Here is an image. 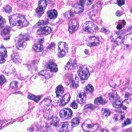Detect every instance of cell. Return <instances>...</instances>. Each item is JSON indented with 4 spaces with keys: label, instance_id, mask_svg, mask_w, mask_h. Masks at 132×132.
I'll list each match as a JSON object with an SVG mask.
<instances>
[{
    "label": "cell",
    "instance_id": "cell-1",
    "mask_svg": "<svg viewBox=\"0 0 132 132\" xmlns=\"http://www.w3.org/2000/svg\"><path fill=\"white\" fill-rule=\"evenodd\" d=\"M9 20V23L14 26L24 27L27 26L29 24V22L25 19V16L19 14H14L10 15Z\"/></svg>",
    "mask_w": 132,
    "mask_h": 132
},
{
    "label": "cell",
    "instance_id": "cell-2",
    "mask_svg": "<svg viewBox=\"0 0 132 132\" xmlns=\"http://www.w3.org/2000/svg\"><path fill=\"white\" fill-rule=\"evenodd\" d=\"M43 111V116L46 119H50L53 117V112L51 106V102L49 99H45L41 103Z\"/></svg>",
    "mask_w": 132,
    "mask_h": 132
},
{
    "label": "cell",
    "instance_id": "cell-3",
    "mask_svg": "<svg viewBox=\"0 0 132 132\" xmlns=\"http://www.w3.org/2000/svg\"><path fill=\"white\" fill-rule=\"evenodd\" d=\"M99 127L97 123L93 124L92 122L89 120H86L82 124V128L86 132H94L96 131Z\"/></svg>",
    "mask_w": 132,
    "mask_h": 132
},
{
    "label": "cell",
    "instance_id": "cell-4",
    "mask_svg": "<svg viewBox=\"0 0 132 132\" xmlns=\"http://www.w3.org/2000/svg\"><path fill=\"white\" fill-rule=\"evenodd\" d=\"M28 37H26L25 35H20L17 38L16 47L19 50H24L27 45V41L28 40Z\"/></svg>",
    "mask_w": 132,
    "mask_h": 132
},
{
    "label": "cell",
    "instance_id": "cell-5",
    "mask_svg": "<svg viewBox=\"0 0 132 132\" xmlns=\"http://www.w3.org/2000/svg\"><path fill=\"white\" fill-rule=\"evenodd\" d=\"M84 31L90 33H93L98 30V27L92 22L87 21L84 23L82 26Z\"/></svg>",
    "mask_w": 132,
    "mask_h": 132
},
{
    "label": "cell",
    "instance_id": "cell-6",
    "mask_svg": "<svg viewBox=\"0 0 132 132\" xmlns=\"http://www.w3.org/2000/svg\"><path fill=\"white\" fill-rule=\"evenodd\" d=\"M69 48L68 44L64 42H60L58 44V56L59 58L64 57L68 52Z\"/></svg>",
    "mask_w": 132,
    "mask_h": 132
},
{
    "label": "cell",
    "instance_id": "cell-7",
    "mask_svg": "<svg viewBox=\"0 0 132 132\" xmlns=\"http://www.w3.org/2000/svg\"><path fill=\"white\" fill-rule=\"evenodd\" d=\"M124 37L122 34L119 32H115L113 33L111 37V40L116 43L117 45H121L123 43L124 41Z\"/></svg>",
    "mask_w": 132,
    "mask_h": 132
},
{
    "label": "cell",
    "instance_id": "cell-8",
    "mask_svg": "<svg viewBox=\"0 0 132 132\" xmlns=\"http://www.w3.org/2000/svg\"><path fill=\"white\" fill-rule=\"evenodd\" d=\"M47 6V2L46 1H40L38 2V7L36 10V12L39 17H40L44 13L45 9Z\"/></svg>",
    "mask_w": 132,
    "mask_h": 132
},
{
    "label": "cell",
    "instance_id": "cell-9",
    "mask_svg": "<svg viewBox=\"0 0 132 132\" xmlns=\"http://www.w3.org/2000/svg\"><path fill=\"white\" fill-rule=\"evenodd\" d=\"M73 126L72 124L69 122H63L58 127L57 130L59 132H69L72 130Z\"/></svg>",
    "mask_w": 132,
    "mask_h": 132
},
{
    "label": "cell",
    "instance_id": "cell-10",
    "mask_svg": "<svg viewBox=\"0 0 132 132\" xmlns=\"http://www.w3.org/2000/svg\"><path fill=\"white\" fill-rule=\"evenodd\" d=\"M78 74L79 77L82 80H86L90 76V73L86 67H80L78 71Z\"/></svg>",
    "mask_w": 132,
    "mask_h": 132
},
{
    "label": "cell",
    "instance_id": "cell-11",
    "mask_svg": "<svg viewBox=\"0 0 132 132\" xmlns=\"http://www.w3.org/2000/svg\"><path fill=\"white\" fill-rule=\"evenodd\" d=\"M72 116V111L69 108L62 109L60 111V116L63 120L69 119Z\"/></svg>",
    "mask_w": 132,
    "mask_h": 132
},
{
    "label": "cell",
    "instance_id": "cell-12",
    "mask_svg": "<svg viewBox=\"0 0 132 132\" xmlns=\"http://www.w3.org/2000/svg\"><path fill=\"white\" fill-rule=\"evenodd\" d=\"M78 22L76 19L71 21L69 24V31L71 34L73 33L78 29Z\"/></svg>",
    "mask_w": 132,
    "mask_h": 132
},
{
    "label": "cell",
    "instance_id": "cell-13",
    "mask_svg": "<svg viewBox=\"0 0 132 132\" xmlns=\"http://www.w3.org/2000/svg\"><path fill=\"white\" fill-rule=\"evenodd\" d=\"M87 44L89 46H93L97 45L99 44L100 41L97 37L95 36H91L87 39Z\"/></svg>",
    "mask_w": 132,
    "mask_h": 132
},
{
    "label": "cell",
    "instance_id": "cell-14",
    "mask_svg": "<svg viewBox=\"0 0 132 132\" xmlns=\"http://www.w3.org/2000/svg\"><path fill=\"white\" fill-rule=\"evenodd\" d=\"M84 10V7L82 5L80 4H76L73 5L70 11V13H72V15L74 13H80Z\"/></svg>",
    "mask_w": 132,
    "mask_h": 132
},
{
    "label": "cell",
    "instance_id": "cell-15",
    "mask_svg": "<svg viewBox=\"0 0 132 132\" xmlns=\"http://www.w3.org/2000/svg\"><path fill=\"white\" fill-rule=\"evenodd\" d=\"M122 108L125 110H131L132 109V99L127 98L125 100L122 105Z\"/></svg>",
    "mask_w": 132,
    "mask_h": 132
},
{
    "label": "cell",
    "instance_id": "cell-16",
    "mask_svg": "<svg viewBox=\"0 0 132 132\" xmlns=\"http://www.w3.org/2000/svg\"><path fill=\"white\" fill-rule=\"evenodd\" d=\"M109 85L112 88H116L121 84V79L119 76L113 77L109 82Z\"/></svg>",
    "mask_w": 132,
    "mask_h": 132
},
{
    "label": "cell",
    "instance_id": "cell-17",
    "mask_svg": "<svg viewBox=\"0 0 132 132\" xmlns=\"http://www.w3.org/2000/svg\"><path fill=\"white\" fill-rule=\"evenodd\" d=\"M7 57V53L6 48L3 46H1L0 50V62L1 63H4Z\"/></svg>",
    "mask_w": 132,
    "mask_h": 132
},
{
    "label": "cell",
    "instance_id": "cell-18",
    "mask_svg": "<svg viewBox=\"0 0 132 132\" xmlns=\"http://www.w3.org/2000/svg\"><path fill=\"white\" fill-rule=\"evenodd\" d=\"M52 31V29L51 27L48 26H45L37 30V32L38 34H39V35L42 34V35H47L50 34Z\"/></svg>",
    "mask_w": 132,
    "mask_h": 132
},
{
    "label": "cell",
    "instance_id": "cell-19",
    "mask_svg": "<svg viewBox=\"0 0 132 132\" xmlns=\"http://www.w3.org/2000/svg\"><path fill=\"white\" fill-rule=\"evenodd\" d=\"M123 43L127 46H132V33H129L124 36Z\"/></svg>",
    "mask_w": 132,
    "mask_h": 132
},
{
    "label": "cell",
    "instance_id": "cell-20",
    "mask_svg": "<svg viewBox=\"0 0 132 132\" xmlns=\"http://www.w3.org/2000/svg\"><path fill=\"white\" fill-rule=\"evenodd\" d=\"M77 64L75 60L71 59L65 65L64 69L66 70H73L76 68Z\"/></svg>",
    "mask_w": 132,
    "mask_h": 132
},
{
    "label": "cell",
    "instance_id": "cell-21",
    "mask_svg": "<svg viewBox=\"0 0 132 132\" xmlns=\"http://www.w3.org/2000/svg\"><path fill=\"white\" fill-rule=\"evenodd\" d=\"M125 118V115L124 113L122 111H117L113 116V119L116 121H121L123 120Z\"/></svg>",
    "mask_w": 132,
    "mask_h": 132
},
{
    "label": "cell",
    "instance_id": "cell-22",
    "mask_svg": "<svg viewBox=\"0 0 132 132\" xmlns=\"http://www.w3.org/2000/svg\"><path fill=\"white\" fill-rule=\"evenodd\" d=\"M86 100V95L84 92H80L77 96V101L78 103L82 104L85 102Z\"/></svg>",
    "mask_w": 132,
    "mask_h": 132
},
{
    "label": "cell",
    "instance_id": "cell-23",
    "mask_svg": "<svg viewBox=\"0 0 132 132\" xmlns=\"http://www.w3.org/2000/svg\"><path fill=\"white\" fill-rule=\"evenodd\" d=\"M70 95L69 93H66L60 100V106H64L65 105L70 101Z\"/></svg>",
    "mask_w": 132,
    "mask_h": 132
},
{
    "label": "cell",
    "instance_id": "cell-24",
    "mask_svg": "<svg viewBox=\"0 0 132 132\" xmlns=\"http://www.w3.org/2000/svg\"><path fill=\"white\" fill-rule=\"evenodd\" d=\"M46 67L50 70V71L53 72H56L58 71V68L55 63L54 62H50L48 63Z\"/></svg>",
    "mask_w": 132,
    "mask_h": 132
},
{
    "label": "cell",
    "instance_id": "cell-25",
    "mask_svg": "<svg viewBox=\"0 0 132 132\" xmlns=\"http://www.w3.org/2000/svg\"><path fill=\"white\" fill-rule=\"evenodd\" d=\"M39 75H42L43 77H44L46 79L50 78L51 77H52L53 74L51 72V71L48 70H42L39 72Z\"/></svg>",
    "mask_w": 132,
    "mask_h": 132
},
{
    "label": "cell",
    "instance_id": "cell-26",
    "mask_svg": "<svg viewBox=\"0 0 132 132\" xmlns=\"http://www.w3.org/2000/svg\"><path fill=\"white\" fill-rule=\"evenodd\" d=\"M47 14L50 19H54L57 16V12L56 10L52 9L47 12Z\"/></svg>",
    "mask_w": 132,
    "mask_h": 132
},
{
    "label": "cell",
    "instance_id": "cell-27",
    "mask_svg": "<svg viewBox=\"0 0 132 132\" xmlns=\"http://www.w3.org/2000/svg\"><path fill=\"white\" fill-rule=\"evenodd\" d=\"M11 59L14 63H19L22 61L21 56L18 53H15L12 55L11 56Z\"/></svg>",
    "mask_w": 132,
    "mask_h": 132
},
{
    "label": "cell",
    "instance_id": "cell-28",
    "mask_svg": "<svg viewBox=\"0 0 132 132\" xmlns=\"http://www.w3.org/2000/svg\"><path fill=\"white\" fill-rule=\"evenodd\" d=\"M33 49L37 52H40L43 51V47L40 42H37L33 45Z\"/></svg>",
    "mask_w": 132,
    "mask_h": 132
},
{
    "label": "cell",
    "instance_id": "cell-29",
    "mask_svg": "<svg viewBox=\"0 0 132 132\" xmlns=\"http://www.w3.org/2000/svg\"><path fill=\"white\" fill-rule=\"evenodd\" d=\"M107 101L105 99L103 98L102 96L96 98L94 101V103L96 105H104L107 103Z\"/></svg>",
    "mask_w": 132,
    "mask_h": 132
},
{
    "label": "cell",
    "instance_id": "cell-30",
    "mask_svg": "<svg viewBox=\"0 0 132 132\" xmlns=\"http://www.w3.org/2000/svg\"><path fill=\"white\" fill-rule=\"evenodd\" d=\"M120 97L116 92H112L109 94V98L110 101L113 103L114 101L119 98Z\"/></svg>",
    "mask_w": 132,
    "mask_h": 132
},
{
    "label": "cell",
    "instance_id": "cell-31",
    "mask_svg": "<svg viewBox=\"0 0 132 132\" xmlns=\"http://www.w3.org/2000/svg\"><path fill=\"white\" fill-rule=\"evenodd\" d=\"M64 92V88L61 85L58 86L56 90V94L57 97L61 96Z\"/></svg>",
    "mask_w": 132,
    "mask_h": 132
},
{
    "label": "cell",
    "instance_id": "cell-32",
    "mask_svg": "<svg viewBox=\"0 0 132 132\" xmlns=\"http://www.w3.org/2000/svg\"><path fill=\"white\" fill-rule=\"evenodd\" d=\"M122 103H123V102H122V100L119 97V98H118L117 100H116L112 103V106L114 108H118L122 106Z\"/></svg>",
    "mask_w": 132,
    "mask_h": 132
},
{
    "label": "cell",
    "instance_id": "cell-33",
    "mask_svg": "<svg viewBox=\"0 0 132 132\" xmlns=\"http://www.w3.org/2000/svg\"><path fill=\"white\" fill-rule=\"evenodd\" d=\"M11 30V28L9 26H6L3 28V29H2L1 30V35L2 36H6L8 35Z\"/></svg>",
    "mask_w": 132,
    "mask_h": 132
},
{
    "label": "cell",
    "instance_id": "cell-34",
    "mask_svg": "<svg viewBox=\"0 0 132 132\" xmlns=\"http://www.w3.org/2000/svg\"><path fill=\"white\" fill-rule=\"evenodd\" d=\"M41 97H42V95L35 96L34 95H28V98H29L31 100H33L36 102H38Z\"/></svg>",
    "mask_w": 132,
    "mask_h": 132
},
{
    "label": "cell",
    "instance_id": "cell-35",
    "mask_svg": "<svg viewBox=\"0 0 132 132\" xmlns=\"http://www.w3.org/2000/svg\"><path fill=\"white\" fill-rule=\"evenodd\" d=\"M59 119L57 117H54V118H53L52 120V122H51V124L54 126H57L58 125V123H59Z\"/></svg>",
    "mask_w": 132,
    "mask_h": 132
},
{
    "label": "cell",
    "instance_id": "cell-36",
    "mask_svg": "<svg viewBox=\"0 0 132 132\" xmlns=\"http://www.w3.org/2000/svg\"><path fill=\"white\" fill-rule=\"evenodd\" d=\"M102 112L103 115L105 117H108L109 116H110V114L111 113L109 110H108V109H106V108H103L102 109Z\"/></svg>",
    "mask_w": 132,
    "mask_h": 132
},
{
    "label": "cell",
    "instance_id": "cell-37",
    "mask_svg": "<svg viewBox=\"0 0 132 132\" xmlns=\"http://www.w3.org/2000/svg\"><path fill=\"white\" fill-rule=\"evenodd\" d=\"M78 82L79 80L78 79V78L76 76H75V78L72 80V85L73 87L74 88H77L78 86Z\"/></svg>",
    "mask_w": 132,
    "mask_h": 132
},
{
    "label": "cell",
    "instance_id": "cell-38",
    "mask_svg": "<svg viewBox=\"0 0 132 132\" xmlns=\"http://www.w3.org/2000/svg\"><path fill=\"white\" fill-rule=\"evenodd\" d=\"M3 10H4V11L5 12H6V13H10V12H11V11H12V8H11V7L10 6H9V5H6V6H5V7H4Z\"/></svg>",
    "mask_w": 132,
    "mask_h": 132
},
{
    "label": "cell",
    "instance_id": "cell-39",
    "mask_svg": "<svg viewBox=\"0 0 132 132\" xmlns=\"http://www.w3.org/2000/svg\"><path fill=\"white\" fill-rule=\"evenodd\" d=\"M79 121H80V120L78 118H75L72 119L71 121V123L73 125H77L78 124H79Z\"/></svg>",
    "mask_w": 132,
    "mask_h": 132
},
{
    "label": "cell",
    "instance_id": "cell-40",
    "mask_svg": "<svg viewBox=\"0 0 132 132\" xmlns=\"http://www.w3.org/2000/svg\"><path fill=\"white\" fill-rule=\"evenodd\" d=\"M85 90L87 91H89V92H92L94 91V88L92 85H88L85 87Z\"/></svg>",
    "mask_w": 132,
    "mask_h": 132
},
{
    "label": "cell",
    "instance_id": "cell-41",
    "mask_svg": "<svg viewBox=\"0 0 132 132\" xmlns=\"http://www.w3.org/2000/svg\"><path fill=\"white\" fill-rule=\"evenodd\" d=\"M95 108V107L94 106H93V105H92V104H88V105H86L85 106L84 109L85 110H86V109L87 110H88V109H89V110H93Z\"/></svg>",
    "mask_w": 132,
    "mask_h": 132
},
{
    "label": "cell",
    "instance_id": "cell-42",
    "mask_svg": "<svg viewBox=\"0 0 132 132\" xmlns=\"http://www.w3.org/2000/svg\"><path fill=\"white\" fill-rule=\"evenodd\" d=\"M45 24H46V23L44 21H43V20H40L36 24V25H35V27H40V26H43V25H44Z\"/></svg>",
    "mask_w": 132,
    "mask_h": 132
},
{
    "label": "cell",
    "instance_id": "cell-43",
    "mask_svg": "<svg viewBox=\"0 0 132 132\" xmlns=\"http://www.w3.org/2000/svg\"><path fill=\"white\" fill-rule=\"evenodd\" d=\"M17 86H18V82L16 81H13L10 84V86L12 88H16L17 87Z\"/></svg>",
    "mask_w": 132,
    "mask_h": 132
},
{
    "label": "cell",
    "instance_id": "cell-44",
    "mask_svg": "<svg viewBox=\"0 0 132 132\" xmlns=\"http://www.w3.org/2000/svg\"><path fill=\"white\" fill-rule=\"evenodd\" d=\"M131 123V121H130V120L128 118H127L125 121L123 123V126H126L128 124H130Z\"/></svg>",
    "mask_w": 132,
    "mask_h": 132
},
{
    "label": "cell",
    "instance_id": "cell-45",
    "mask_svg": "<svg viewBox=\"0 0 132 132\" xmlns=\"http://www.w3.org/2000/svg\"><path fill=\"white\" fill-rule=\"evenodd\" d=\"M6 80L5 79V78L4 77V76L2 75H1V78H0V82H1V85H2L4 83H5L6 82Z\"/></svg>",
    "mask_w": 132,
    "mask_h": 132
},
{
    "label": "cell",
    "instance_id": "cell-46",
    "mask_svg": "<svg viewBox=\"0 0 132 132\" xmlns=\"http://www.w3.org/2000/svg\"><path fill=\"white\" fill-rule=\"evenodd\" d=\"M71 106L74 108V109H77V104L75 102H73L71 104Z\"/></svg>",
    "mask_w": 132,
    "mask_h": 132
},
{
    "label": "cell",
    "instance_id": "cell-47",
    "mask_svg": "<svg viewBox=\"0 0 132 132\" xmlns=\"http://www.w3.org/2000/svg\"><path fill=\"white\" fill-rule=\"evenodd\" d=\"M125 3V1L123 0H119L117 1V4L119 6H122Z\"/></svg>",
    "mask_w": 132,
    "mask_h": 132
},
{
    "label": "cell",
    "instance_id": "cell-48",
    "mask_svg": "<svg viewBox=\"0 0 132 132\" xmlns=\"http://www.w3.org/2000/svg\"><path fill=\"white\" fill-rule=\"evenodd\" d=\"M1 25H2L3 24V22H4L5 21V20H4L3 19V18H2V16H1Z\"/></svg>",
    "mask_w": 132,
    "mask_h": 132
},
{
    "label": "cell",
    "instance_id": "cell-49",
    "mask_svg": "<svg viewBox=\"0 0 132 132\" xmlns=\"http://www.w3.org/2000/svg\"><path fill=\"white\" fill-rule=\"evenodd\" d=\"M122 26L121 24L118 25L117 26V28L118 29H121L122 28Z\"/></svg>",
    "mask_w": 132,
    "mask_h": 132
},
{
    "label": "cell",
    "instance_id": "cell-50",
    "mask_svg": "<svg viewBox=\"0 0 132 132\" xmlns=\"http://www.w3.org/2000/svg\"><path fill=\"white\" fill-rule=\"evenodd\" d=\"M101 132H109L107 130H106V129H103L102 130Z\"/></svg>",
    "mask_w": 132,
    "mask_h": 132
},
{
    "label": "cell",
    "instance_id": "cell-51",
    "mask_svg": "<svg viewBox=\"0 0 132 132\" xmlns=\"http://www.w3.org/2000/svg\"><path fill=\"white\" fill-rule=\"evenodd\" d=\"M85 53L86 54H88V50H85Z\"/></svg>",
    "mask_w": 132,
    "mask_h": 132
},
{
    "label": "cell",
    "instance_id": "cell-52",
    "mask_svg": "<svg viewBox=\"0 0 132 132\" xmlns=\"http://www.w3.org/2000/svg\"><path fill=\"white\" fill-rule=\"evenodd\" d=\"M131 120H132V118H131Z\"/></svg>",
    "mask_w": 132,
    "mask_h": 132
}]
</instances>
